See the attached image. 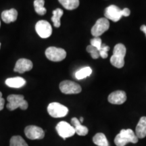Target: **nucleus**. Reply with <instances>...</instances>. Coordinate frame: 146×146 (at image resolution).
Wrapping results in <instances>:
<instances>
[{
	"label": "nucleus",
	"instance_id": "1",
	"mask_svg": "<svg viewBox=\"0 0 146 146\" xmlns=\"http://www.w3.org/2000/svg\"><path fill=\"white\" fill-rule=\"evenodd\" d=\"M138 137L131 129H123L114 139L116 146H125L128 143H136L138 142Z\"/></svg>",
	"mask_w": 146,
	"mask_h": 146
},
{
	"label": "nucleus",
	"instance_id": "2",
	"mask_svg": "<svg viewBox=\"0 0 146 146\" xmlns=\"http://www.w3.org/2000/svg\"><path fill=\"white\" fill-rule=\"evenodd\" d=\"M126 47L122 43L115 45L113 50V55L110 58V63L117 68H123L125 65V56L126 55Z\"/></svg>",
	"mask_w": 146,
	"mask_h": 146
},
{
	"label": "nucleus",
	"instance_id": "3",
	"mask_svg": "<svg viewBox=\"0 0 146 146\" xmlns=\"http://www.w3.org/2000/svg\"><path fill=\"white\" fill-rule=\"evenodd\" d=\"M131 14L129 9L125 8L121 10L115 5H111L107 7L105 10V18L108 20H111L114 22H118L123 16H129Z\"/></svg>",
	"mask_w": 146,
	"mask_h": 146
},
{
	"label": "nucleus",
	"instance_id": "4",
	"mask_svg": "<svg viewBox=\"0 0 146 146\" xmlns=\"http://www.w3.org/2000/svg\"><path fill=\"white\" fill-rule=\"evenodd\" d=\"M8 103L7 104V108L12 111L17 109L18 108L25 110L28 108V102L25 100L23 95H10L7 98Z\"/></svg>",
	"mask_w": 146,
	"mask_h": 146
},
{
	"label": "nucleus",
	"instance_id": "5",
	"mask_svg": "<svg viewBox=\"0 0 146 146\" xmlns=\"http://www.w3.org/2000/svg\"><path fill=\"white\" fill-rule=\"evenodd\" d=\"M47 112L54 118H62L66 116L68 112V108L58 102H52L47 106Z\"/></svg>",
	"mask_w": 146,
	"mask_h": 146
},
{
	"label": "nucleus",
	"instance_id": "6",
	"mask_svg": "<svg viewBox=\"0 0 146 146\" xmlns=\"http://www.w3.org/2000/svg\"><path fill=\"white\" fill-rule=\"evenodd\" d=\"M110 28V22L106 18H101L96 21V23L91 29V33L94 37H99L102 34L108 31Z\"/></svg>",
	"mask_w": 146,
	"mask_h": 146
},
{
	"label": "nucleus",
	"instance_id": "7",
	"mask_svg": "<svg viewBox=\"0 0 146 146\" xmlns=\"http://www.w3.org/2000/svg\"><path fill=\"white\" fill-rule=\"evenodd\" d=\"M45 56L47 59L53 62H60L64 60L66 52L62 48L56 47H50L45 51Z\"/></svg>",
	"mask_w": 146,
	"mask_h": 146
},
{
	"label": "nucleus",
	"instance_id": "8",
	"mask_svg": "<svg viewBox=\"0 0 146 146\" xmlns=\"http://www.w3.org/2000/svg\"><path fill=\"white\" fill-rule=\"evenodd\" d=\"M60 89L64 94H77L82 91L80 85L71 81L61 82L60 84Z\"/></svg>",
	"mask_w": 146,
	"mask_h": 146
},
{
	"label": "nucleus",
	"instance_id": "9",
	"mask_svg": "<svg viewBox=\"0 0 146 146\" xmlns=\"http://www.w3.org/2000/svg\"><path fill=\"white\" fill-rule=\"evenodd\" d=\"M58 135L64 139L70 137L75 134V130L73 126L65 121H61L58 124L56 127Z\"/></svg>",
	"mask_w": 146,
	"mask_h": 146
},
{
	"label": "nucleus",
	"instance_id": "10",
	"mask_svg": "<svg viewBox=\"0 0 146 146\" xmlns=\"http://www.w3.org/2000/svg\"><path fill=\"white\" fill-rule=\"evenodd\" d=\"M36 33L40 37L46 39L50 37L52 33V28L50 23L46 21H40L37 22L35 25Z\"/></svg>",
	"mask_w": 146,
	"mask_h": 146
},
{
	"label": "nucleus",
	"instance_id": "11",
	"mask_svg": "<svg viewBox=\"0 0 146 146\" xmlns=\"http://www.w3.org/2000/svg\"><path fill=\"white\" fill-rule=\"evenodd\" d=\"M25 133L27 137L32 140L41 139L45 137V132L41 127L35 125H29L25 128Z\"/></svg>",
	"mask_w": 146,
	"mask_h": 146
},
{
	"label": "nucleus",
	"instance_id": "12",
	"mask_svg": "<svg viewBox=\"0 0 146 146\" xmlns=\"http://www.w3.org/2000/svg\"><path fill=\"white\" fill-rule=\"evenodd\" d=\"M108 100L112 104H123L127 100V95L123 91H116L109 95Z\"/></svg>",
	"mask_w": 146,
	"mask_h": 146
},
{
	"label": "nucleus",
	"instance_id": "13",
	"mask_svg": "<svg viewBox=\"0 0 146 146\" xmlns=\"http://www.w3.org/2000/svg\"><path fill=\"white\" fill-rule=\"evenodd\" d=\"M33 64L30 60L21 58L16 62L14 70L19 73H24L31 70L33 68Z\"/></svg>",
	"mask_w": 146,
	"mask_h": 146
},
{
	"label": "nucleus",
	"instance_id": "14",
	"mask_svg": "<svg viewBox=\"0 0 146 146\" xmlns=\"http://www.w3.org/2000/svg\"><path fill=\"white\" fill-rule=\"evenodd\" d=\"M18 17V12L15 9L5 10L1 13V19L5 23H10L15 22Z\"/></svg>",
	"mask_w": 146,
	"mask_h": 146
},
{
	"label": "nucleus",
	"instance_id": "15",
	"mask_svg": "<svg viewBox=\"0 0 146 146\" xmlns=\"http://www.w3.org/2000/svg\"><path fill=\"white\" fill-rule=\"evenodd\" d=\"M5 84L7 86L12 87V88H21L25 86L26 84V81L21 76H16V77L7 78L5 81Z\"/></svg>",
	"mask_w": 146,
	"mask_h": 146
},
{
	"label": "nucleus",
	"instance_id": "16",
	"mask_svg": "<svg viewBox=\"0 0 146 146\" xmlns=\"http://www.w3.org/2000/svg\"><path fill=\"white\" fill-rule=\"evenodd\" d=\"M71 123L74 128L75 133L80 136H85L88 133V129L85 126L82 125L81 123L76 118H72L71 120Z\"/></svg>",
	"mask_w": 146,
	"mask_h": 146
},
{
	"label": "nucleus",
	"instance_id": "17",
	"mask_svg": "<svg viewBox=\"0 0 146 146\" xmlns=\"http://www.w3.org/2000/svg\"><path fill=\"white\" fill-rule=\"evenodd\" d=\"M135 135L138 139H143L146 137V117L143 116L140 118L139 121L135 129Z\"/></svg>",
	"mask_w": 146,
	"mask_h": 146
},
{
	"label": "nucleus",
	"instance_id": "18",
	"mask_svg": "<svg viewBox=\"0 0 146 146\" xmlns=\"http://www.w3.org/2000/svg\"><path fill=\"white\" fill-rule=\"evenodd\" d=\"M93 141L95 144L98 146H109L106 137L104 133H97L93 138Z\"/></svg>",
	"mask_w": 146,
	"mask_h": 146
},
{
	"label": "nucleus",
	"instance_id": "19",
	"mask_svg": "<svg viewBox=\"0 0 146 146\" xmlns=\"http://www.w3.org/2000/svg\"><path fill=\"white\" fill-rule=\"evenodd\" d=\"M65 9L72 10L77 8L79 5V0H58Z\"/></svg>",
	"mask_w": 146,
	"mask_h": 146
},
{
	"label": "nucleus",
	"instance_id": "20",
	"mask_svg": "<svg viewBox=\"0 0 146 146\" xmlns=\"http://www.w3.org/2000/svg\"><path fill=\"white\" fill-rule=\"evenodd\" d=\"M64 14L63 10L60 8H57L53 11V16L52 17V21L54 23L55 27L58 28L60 27V19Z\"/></svg>",
	"mask_w": 146,
	"mask_h": 146
},
{
	"label": "nucleus",
	"instance_id": "21",
	"mask_svg": "<svg viewBox=\"0 0 146 146\" xmlns=\"http://www.w3.org/2000/svg\"><path fill=\"white\" fill-rule=\"evenodd\" d=\"M91 73H92V69H91L90 67H84V68L78 70L77 72H76L75 77L76 78V79L81 80L87 77V76H90Z\"/></svg>",
	"mask_w": 146,
	"mask_h": 146
},
{
	"label": "nucleus",
	"instance_id": "22",
	"mask_svg": "<svg viewBox=\"0 0 146 146\" xmlns=\"http://www.w3.org/2000/svg\"><path fill=\"white\" fill-rule=\"evenodd\" d=\"M44 0H35L34 7L35 12L39 15H44L46 13L47 10L44 7Z\"/></svg>",
	"mask_w": 146,
	"mask_h": 146
},
{
	"label": "nucleus",
	"instance_id": "23",
	"mask_svg": "<svg viewBox=\"0 0 146 146\" xmlns=\"http://www.w3.org/2000/svg\"><path fill=\"white\" fill-rule=\"evenodd\" d=\"M10 146H29L21 136H13L10 139Z\"/></svg>",
	"mask_w": 146,
	"mask_h": 146
},
{
	"label": "nucleus",
	"instance_id": "24",
	"mask_svg": "<svg viewBox=\"0 0 146 146\" xmlns=\"http://www.w3.org/2000/svg\"><path fill=\"white\" fill-rule=\"evenodd\" d=\"M87 52L89 53L91 55V58H94V59H98L100 57V52L98 50V49L96 48V47L92 46L91 45H89L87 47Z\"/></svg>",
	"mask_w": 146,
	"mask_h": 146
},
{
	"label": "nucleus",
	"instance_id": "25",
	"mask_svg": "<svg viewBox=\"0 0 146 146\" xmlns=\"http://www.w3.org/2000/svg\"><path fill=\"white\" fill-rule=\"evenodd\" d=\"M90 43H91V45H92V46H94L96 47V48L98 49V51H100V50H101L102 45H103V43H102V39H100V37H94V39H91Z\"/></svg>",
	"mask_w": 146,
	"mask_h": 146
},
{
	"label": "nucleus",
	"instance_id": "26",
	"mask_svg": "<svg viewBox=\"0 0 146 146\" xmlns=\"http://www.w3.org/2000/svg\"><path fill=\"white\" fill-rule=\"evenodd\" d=\"M109 50H110V47L103 43L101 50L99 51L100 57L104 58V59H106V58L108 57V52Z\"/></svg>",
	"mask_w": 146,
	"mask_h": 146
},
{
	"label": "nucleus",
	"instance_id": "27",
	"mask_svg": "<svg viewBox=\"0 0 146 146\" xmlns=\"http://www.w3.org/2000/svg\"><path fill=\"white\" fill-rule=\"evenodd\" d=\"M5 104V100L2 98V94L1 92H0V111L2 110L4 107Z\"/></svg>",
	"mask_w": 146,
	"mask_h": 146
},
{
	"label": "nucleus",
	"instance_id": "28",
	"mask_svg": "<svg viewBox=\"0 0 146 146\" xmlns=\"http://www.w3.org/2000/svg\"><path fill=\"white\" fill-rule=\"evenodd\" d=\"M140 29H141V31H143L144 33H145V36H146V26L145 25H142V26L140 27Z\"/></svg>",
	"mask_w": 146,
	"mask_h": 146
},
{
	"label": "nucleus",
	"instance_id": "29",
	"mask_svg": "<svg viewBox=\"0 0 146 146\" xmlns=\"http://www.w3.org/2000/svg\"><path fill=\"white\" fill-rule=\"evenodd\" d=\"M79 121L81 122V123H83V117H81V118H80Z\"/></svg>",
	"mask_w": 146,
	"mask_h": 146
},
{
	"label": "nucleus",
	"instance_id": "30",
	"mask_svg": "<svg viewBox=\"0 0 146 146\" xmlns=\"http://www.w3.org/2000/svg\"><path fill=\"white\" fill-rule=\"evenodd\" d=\"M0 27H1V22H0Z\"/></svg>",
	"mask_w": 146,
	"mask_h": 146
},
{
	"label": "nucleus",
	"instance_id": "31",
	"mask_svg": "<svg viewBox=\"0 0 146 146\" xmlns=\"http://www.w3.org/2000/svg\"><path fill=\"white\" fill-rule=\"evenodd\" d=\"M0 47H1V43H0Z\"/></svg>",
	"mask_w": 146,
	"mask_h": 146
}]
</instances>
